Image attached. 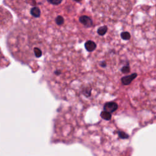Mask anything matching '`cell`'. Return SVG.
<instances>
[{
  "mask_svg": "<svg viewBox=\"0 0 156 156\" xmlns=\"http://www.w3.org/2000/svg\"><path fill=\"white\" fill-rule=\"evenodd\" d=\"M80 23H82L83 25H84L87 27H90L93 26V20L91 18H90L88 16L83 15L79 17V19Z\"/></svg>",
  "mask_w": 156,
  "mask_h": 156,
  "instance_id": "cell-1",
  "label": "cell"
},
{
  "mask_svg": "<svg viewBox=\"0 0 156 156\" xmlns=\"http://www.w3.org/2000/svg\"><path fill=\"white\" fill-rule=\"evenodd\" d=\"M118 108V105L115 102H108L105 104L104 106V111L108 112L109 113H112L115 112Z\"/></svg>",
  "mask_w": 156,
  "mask_h": 156,
  "instance_id": "cell-2",
  "label": "cell"
},
{
  "mask_svg": "<svg viewBox=\"0 0 156 156\" xmlns=\"http://www.w3.org/2000/svg\"><path fill=\"white\" fill-rule=\"evenodd\" d=\"M137 76V74L136 73H133L130 75H129V76H124V77H122L121 78V82L123 85H129L130 84L132 81L135 79L136 78V77Z\"/></svg>",
  "mask_w": 156,
  "mask_h": 156,
  "instance_id": "cell-3",
  "label": "cell"
},
{
  "mask_svg": "<svg viewBox=\"0 0 156 156\" xmlns=\"http://www.w3.org/2000/svg\"><path fill=\"white\" fill-rule=\"evenodd\" d=\"M85 48L87 51L92 52L96 48V44L91 40H88L85 43Z\"/></svg>",
  "mask_w": 156,
  "mask_h": 156,
  "instance_id": "cell-4",
  "label": "cell"
},
{
  "mask_svg": "<svg viewBox=\"0 0 156 156\" xmlns=\"http://www.w3.org/2000/svg\"><path fill=\"white\" fill-rule=\"evenodd\" d=\"M30 13L34 17L38 18L40 16V10L37 7H34L30 9Z\"/></svg>",
  "mask_w": 156,
  "mask_h": 156,
  "instance_id": "cell-5",
  "label": "cell"
},
{
  "mask_svg": "<svg viewBox=\"0 0 156 156\" xmlns=\"http://www.w3.org/2000/svg\"><path fill=\"white\" fill-rule=\"evenodd\" d=\"M107 29H108V28H107V27L106 26H101V27H99L98 29L97 32H98V34L99 35L103 36V35H104L106 34V32H107Z\"/></svg>",
  "mask_w": 156,
  "mask_h": 156,
  "instance_id": "cell-6",
  "label": "cell"
},
{
  "mask_svg": "<svg viewBox=\"0 0 156 156\" xmlns=\"http://www.w3.org/2000/svg\"><path fill=\"white\" fill-rule=\"evenodd\" d=\"M101 116L103 119H104L105 120H109V119H110V118L112 117L111 113H109L106 111L102 112L101 113Z\"/></svg>",
  "mask_w": 156,
  "mask_h": 156,
  "instance_id": "cell-7",
  "label": "cell"
},
{
  "mask_svg": "<svg viewBox=\"0 0 156 156\" xmlns=\"http://www.w3.org/2000/svg\"><path fill=\"white\" fill-rule=\"evenodd\" d=\"M121 37L124 40H128L130 38V34L128 32H122L121 34Z\"/></svg>",
  "mask_w": 156,
  "mask_h": 156,
  "instance_id": "cell-8",
  "label": "cell"
},
{
  "mask_svg": "<svg viewBox=\"0 0 156 156\" xmlns=\"http://www.w3.org/2000/svg\"><path fill=\"white\" fill-rule=\"evenodd\" d=\"M55 22L57 25L61 26L64 23V18L62 16H57L55 18Z\"/></svg>",
  "mask_w": 156,
  "mask_h": 156,
  "instance_id": "cell-9",
  "label": "cell"
},
{
  "mask_svg": "<svg viewBox=\"0 0 156 156\" xmlns=\"http://www.w3.org/2000/svg\"><path fill=\"white\" fill-rule=\"evenodd\" d=\"M34 53H35V55L36 57L38 58V57H40L42 55V52L39 48H34Z\"/></svg>",
  "mask_w": 156,
  "mask_h": 156,
  "instance_id": "cell-10",
  "label": "cell"
},
{
  "mask_svg": "<svg viewBox=\"0 0 156 156\" xmlns=\"http://www.w3.org/2000/svg\"><path fill=\"white\" fill-rule=\"evenodd\" d=\"M47 1L53 5H58L62 2V0H47Z\"/></svg>",
  "mask_w": 156,
  "mask_h": 156,
  "instance_id": "cell-11",
  "label": "cell"
},
{
  "mask_svg": "<svg viewBox=\"0 0 156 156\" xmlns=\"http://www.w3.org/2000/svg\"><path fill=\"white\" fill-rule=\"evenodd\" d=\"M121 72L122 73H124V74H126V73H128L129 71H130V68L129 66H124L121 69Z\"/></svg>",
  "mask_w": 156,
  "mask_h": 156,
  "instance_id": "cell-12",
  "label": "cell"
},
{
  "mask_svg": "<svg viewBox=\"0 0 156 156\" xmlns=\"http://www.w3.org/2000/svg\"><path fill=\"white\" fill-rule=\"evenodd\" d=\"M106 65H107V64H106V63H105V62H104V61H102L101 63H100V66H101V67H105L106 66Z\"/></svg>",
  "mask_w": 156,
  "mask_h": 156,
  "instance_id": "cell-13",
  "label": "cell"
},
{
  "mask_svg": "<svg viewBox=\"0 0 156 156\" xmlns=\"http://www.w3.org/2000/svg\"><path fill=\"white\" fill-rule=\"evenodd\" d=\"M54 74H55V75H57V76H58V75H60V74H61V71L60 70H55V71H54Z\"/></svg>",
  "mask_w": 156,
  "mask_h": 156,
  "instance_id": "cell-14",
  "label": "cell"
},
{
  "mask_svg": "<svg viewBox=\"0 0 156 156\" xmlns=\"http://www.w3.org/2000/svg\"><path fill=\"white\" fill-rule=\"evenodd\" d=\"M74 1H75L76 2H80L82 0H74Z\"/></svg>",
  "mask_w": 156,
  "mask_h": 156,
  "instance_id": "cell-15",
  "label": "cell"
}]
</instances>
